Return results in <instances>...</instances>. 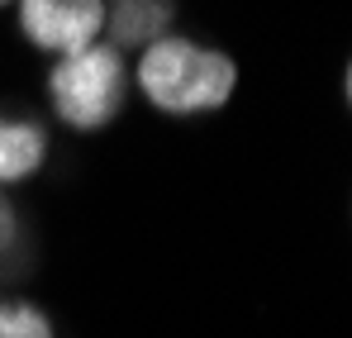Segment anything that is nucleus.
<instances>
[{
    "label": "nucleus",
    "instance_id": "8",
    "mask_svg": "<svg viewBox=\"0 0 352 338\" xmlns=\"http://www.w3.org/2000/svg\"><path fill=\"white\" fill-rule=\"evenodd\" d=\"M348 105H352V62H348Z\"/></svg>",
    "mask_w": 352,
    "mask_h": 338
},
{
    "label": "nucleus",
    "instance_id": "3",
    "mask_svg": "<svg viewBox=\"0 0 352 338\" xmlns=\"http://www.w3.org/2000/svg\"><path fill=\"white\" fill-rule=\"evenodd\" d=\"M105 29V0H19V34L43 53H81Z\"/></svg>",
    "mask_w": 352,
    "mask_h": 338
},
{
    "label": "nucleus",
    "instance_id": "5",
    "mask_svg": "<svg viewBox=\"0 0 352 338\" xmlns=\"http://www.w3.org/2000/svg\"><path fill=\"white\" fill-rule=\"evenodd\" d=\"M48 158V134L34 119H14L0 114V186L29 181Z\"/></svg>",
    "mask_w": 352,
    "mask_h": 338
},
{
    "label": "nucleus",
    "instance_id": "1",
    "mask_svg": "<svg viewBox=\"0 0 352 338\" xmlns=\"http://www.w3.org/2000/svg\"><path fill=\"white\" fill-rule=\"evenodd\" d=\"M234 86V57L195 39H157L138 57V91L167 114H210L229 105Z\"/></svg>",
    "mask_w": 352,
    "mask_h": 338
},
{
    "label": "nucleus",
    "instance_id": "7",
    "mask_svg": "<svg viewBox=\"0 0 352 338\" xmlns=\"http://www.w3.org/2000/svg\"><path fill=\"white\" fill-rule=\"evenodd\" d=\"M19 248V215H14V205L0 196V267H5V257Z\"/></svg>",
    "mask_w": 352,
    "mask_h": 338
},
{
    "label": "nucleus",
    "instance_id": "9",
    "mask_svg": "<svg viewBox=\"0 0 352 338\" xmlns=\"http://www.w3.org/2000/svg\"><path fill=\"white\" fill-rule=\"evenodd\" d=\"M0 5H10V0H0Z\"/></svg>",
    "mask_w": 352,
    "mask_h": 338
},
{
    "label": "nucleus",
    "instance_id": "2",
    "mask_svg": "<svg viewBox=\"0 0 352 338\" xmlns=\"http://www.w3.org/2000/svg\"><path fill=\"white\" fill-rule=\"evenodd\" d=\"M129 96V72H124V53L115 43H91L81 53H67L53 62L48 72V101L67 129H105Z\"/></svg>",
    "mask_w": 352,
    "mask_h": 338
},
{
    "label": "nucleus",
    "instance_id": "6",
    "mask_svg": "<svg viewBox=\"0 0 352 338\" xmlns=\"http://www.w3.org/2000/svg\"><path fill=\"white\" fill-rule=\"evenodd\" d=\"M0 338H58L53 319L29 300H0Z\"/></svg>",
    "mask_w": 352,
    "mask_h": 338
},
{
    "label": "nucleus",
    "instance_id": "4",
    "mask_svg": "<svg viewBox=\"0 0 352 338\" xmlns=\"http://www.w3.org/2000/svg\"><path fill=\"white\" fill-rule=\"evenodd\" d=\"M105 24L115 48H148L157 39H167L172 29V0H110L105 5Z\"/></svg>",
    "mask_w": 352,
    "mask_h": 338
}]
</instances>
